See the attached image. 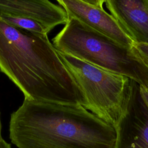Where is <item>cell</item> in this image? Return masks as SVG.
Segmentation results:
<instances>
[{
  "label": "cell",
  "instance_id": "6da1fadb",
  "mask_svg": "<svg viewBox=\"0 0 148 148\" xmlns=\"http://www.w3.org/2000/svg\"><path fill=\"white\" fill-rule=\"evenodd\" d=\"M0 71L24 99L82 105L84 96L46 34L15 27L0 18Z\"/></svg>",
  "mask_w": 148,
  "mask_h": 148
},
{
  "label": "cell",
  "instance_id": "7a4b0ae2",
  "mask_svg": "<svg viewBox=\"0 0 148 148\" xmlns=\"http://www.w3.org/2000/svg\"><path fill=\"white\" fill-rule=\"evenodd\" d=\"M9 138L17 148H114L116 132L82 105L24 99L11 114Z\"/></svg>",
  "mask_w": 148,
  "mask_h": 148
},
{
  "label": "cell",
  "instance_id": "3957f363",
  "mask_svg": "<svg viewBox=\"0 0 148 148\" xmlns=\"http://www.w3.org/2000/svg\"><path fill=\"white\" fill-rule=\"evenodd\" d=\"M52 44L60 52L148 86V68L132 48L119 44L73 17H68Z\"/></svg>",
  "mask_w": 148,
  "mask_h": 148
},
{
  "label": "cell",
  "instance_id": "277c9868",
  "mask_svg": "<svg viewBox=\"0 0 148 148\" xmlns=\"http://www.w3.org/2000/svg\"><path fill=\"white\" fill-rule=\"evenodd\" d=\"M57 51L84 96L83 107L115 128L127 112L134 80Z\"/></svg>",
  "mask_w": 148,
  "mask_h": 148
},
{
  "label": "cell",
  "instance_id": "5b68a950",
  "mask_svg": "<svg viewBox=\"0 0 148 148\" xmlns=\"http://www.w3.org/2000/svg\"><path fill=\"white\" fill-rule=\"evenodd\" d=\"M68 17H73L119 44L132 49L134 42L103 8L105 0H57Z\"/></svg>",
  "mask_w": 148,
  "mask_h": 148
},
{
  "label": "cell",
  "instance_id": "8992f818",
  "mask_svg": "<svg viewBox=\"0 0 148 148\" xmlns=\"http://www.w3.org/2000/svg\"><path fill=\"white\" fill-rule=\"evenodd\" d=\"M114 128V148H148V108L135 81L127 112Z\"/></svg>",
  "mask_w": 148,
  "mask_h": 148
},
{
  "label": "cell",
  "instance_id": "52a82bcc",
  "mask_svg": "<svg viewBox=\"0 0 148 148\" xmlns=\"http://www.w3.org/2000/svg\"><path fill=\"white\" fill-rule=\"evenodd\" d=\"M105 3L134 44L148 45V0H106Z\"/></svg>",
  "mask_w": 148,
  "mask_h": 148
},
{
  "label": "cell",
  "instance_id": "ba28073f",
  "mask_svg": "<svg viewBox=\"0 0 148 148\" xmlns=\"http://www.w3.org/2000/svg\"><path fill=\"white\" fill-rule=\"evenodd\" d=\"M3 15L36 20L50 31L58 25L65 24L68 19L61 6L47 0H0V16Z\"/></svg>",
  "mask_w": 148,
  "mask_h": 148
},
{
  "label": "cell",
  "instance_id": "9c48e42d",
  "mask_svg": "<svg viewBox=\"0 0 148 148\" xmlns=\"http://www.w3.org/2000/svg\"><path fill=\"white\" fill-rule=\"evenodd\" d=\"M0 18L15 27L31 32L47 35L50 31L40 23L31 18L6 15L0 16Z\"/></svg>",
  "mask_w": 148,
  "mask_h": 148
},
{
  "label": "cell",
  "instance_id": "30bf717a",
  "mask_svg": "<svg viewBox=\"0 0 148 148\" xmlns=\"http://www.w3.org/2000/svg\"><path fill=\"white\" fill-rule=\"evenodd\" d=\"M132 50L138 58L148 68V45L135 43Z\"/></svg>",
  "mask_w": 148,
  "mask_h": 148
},
{
  "label": "cell",
  "instance_id": "8fae6325",
  "mask_svg": "<svg viewBox=\"0 0 148 148\" xmlns=\"http://www.w3.org/2000/svg\"><path fill=\"white\" fill-rule=\"evenodd\" d=\"M141 97L148 108V86L139 85Z\"/></svg>",
  "mask_w": 148,
  "mask_h": 148
},
{
  "label": "cell",
  "instance_id": "7c38bea8",
  "mask_svg": "<svg viewBox=\"0 0 148 148\" xmlns=\"http://www.w3.org/2000/svg\"><path fill=\"white\" fill-rule=\"evenodd\" d=\"M0 148H11L10 145L6 142L3 139L0 140Z\"/></svg>",
  "mask_w": 148,
  "mask_h": 148
},
{
  "label": "cell",
  "instance_id": "4fadbf2b",
  "mask_svg": "<svg viewBox=\"0 0 148 148\" xmlns=\"http://www.w3.org/2000/svg\"><path fill=\"white\" fill-rule=\"evenodd\" d=\"M2 137L1 136V118H0V140L2 139Z\"/></svg>",
  "mask_w": 148,
  "mask_h": 148
}]
</instances>
